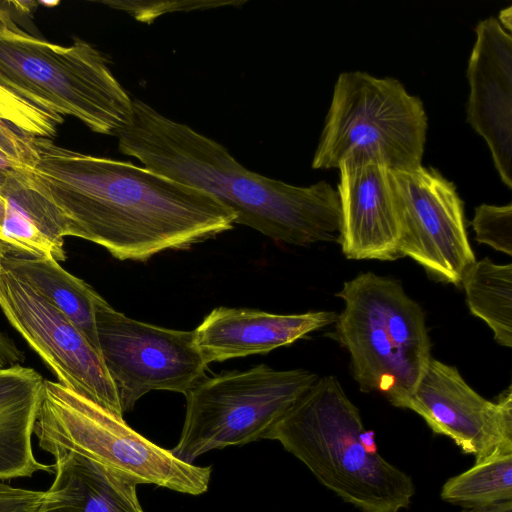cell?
<instances>
[{"mask_svg": "<svg viewBox=\"0 0 512 512\" xmlns=\"http://www.w3.org/2000/svg\"><path fill=\"white\" fill-rule=\"evenodd\" d=\"M28 183L62 217L67 236L118 260L146 261L232 229L235 215L212 195L130 162L73 151L33 137Z\"/></svg>", "mask_w": 512, "mask_h": 512, "instance_id": "cell-1", "label": "cell"}, {"mask_svg": "<svg viewBox=\"0 0 512 512\" xmlns=\"http://www.w3.org/2000/svg\"><path fill=\"white\" fill-rule=\"evenodd\" d=\"M117 138L122 154L215 197L235 224L292 245L339 242V195L326 181L295 186L250 171L220 143L138 99Z\"/></svg>", "mask_w": 512, "mask_h": 512, "instance_id": "cell-2", "label": "cell"}, {"mask_svg": "<svg viewBox=\"0 0 512 512\" xmlns=\"http://www.w3.org/2000/svg\"><path fill=\"white\" fill-rule=\"evenodd\" d=\"M133 100L89 42L54 44L0 16V116L19 132L47 138L72 116L117 137L131 120Z\"/></svg>", "mask_w": 512, "mask_h": 512, "instance_id": "cell-3", "label": "cell"}, {"mask_svg": "<svg viewBox=\"0 0 512 512\" xmlns=\"http://www.w3.org/2000/svg\"><path fill=\"white\" fill-rule=\"evenodd\" d=\"M359 409L338 379L319 377L268 431L327 489L360 512H401L415 494L412 478L361 445Z\"/></svg>", "mask_w": 512, "mask_h": 512, "instance_id": "cell-4", "label": "cell"}, {"mask_svg": "<svg viewBox=\"0 0 512 512\" xmlns=\"http://www.w3.org/2000/svg\"><path fill=\"white\" fill-rule=\"evenodd\" d=\"M344 308L335 322L337 341L350 355L362 392H378L406 408L431 356L425 316L402 284L373 272L359 273L336 294Z\"/></svg>", "mask_w": 512, "mask_h": 512, "instance_id": "cell-5", "label": "cell"}, {"mask_svg": "<svg viewBox=\"0 0 512 512\" xmlns=\"http://www.w3.org/2000/svg\"><path fill=\"white\" fill-rule=\"evenodd\" d=\"M33 435L56 457L72 452L94 460L138 484L180 493L207 491L212 467L177 458L133 430L119 416L55 381L44 380Z\"/></svg>", "mask_w": 512, "mask_h": 512, "instance_id": "cell-6", "label": "cell"}, {"mask_svg": "<svg viewBox=\"0 0 512 512\" xmlns=\"http://www.w3.org/2000/svg\"><path fill=\"white\" fill-rule=\"evenodd\" d=\"M427 115L420 98L393 77L362 71L342 72L335 83L314 169L338 168L353 153H364L390 171L419 167Z\"/></svg>", "mask_w": 512, "mask_h": 512, "instance_id": "cell-7", "label": "cell"}, {"mask_svg": "<svg viewBox=\"0 0 512 512\" xmlns=\"http://www.w3.org/2000/svg\"><path fill=\"white\" fill-rule=\"evenodd\" d=\"M318 378L309 370L266 364L204 376L185 393L182 432L170 450L193 463L210 450L264 439Z\"/></svg>", "mask_w": 512, "mask_h": 512, "instance_id": "cell-8", "label": "cell"}, {"mask_svg": "<svg viewBox=\"0 0 512 512\" xmlns=\"http://www.w3.org/2000/svg\"><path fill=\"white\" fill-rule=\"evenodd\" d=\"M100 355L123 412L152 390L185 393L205 376L207 363L194 331L168 329L127 317L102 296L95 306Z\"/></svg>", "mask_w": 512, "mask_h": 512, "instance_id": "cell-9", "label": "cell"}, {"mask_svg": "<svg viewBox=\"0 0 512 512\" xmlns=\"http://www.w3.org/2000/svg\"><path fill=\"white\" fill-rule=\"evenodd\" d=\"M391 178L401 221L400 258L408 256L436 280L459 285L476 259L455 185L422 165L391 171Z\"/></svg>", "mask_w": 512, "mask_h": 512, "instance_id": "cell-10", "label": "cell"}, {"mask_svg": "<svg viewBox=\"0 0 512 512\" xmlns=\"http://www.w3.org/2000/svg\"><path fill=\"white\" fill-rule=\"evenodd\" d=\"M0 309L59 384L123 417L100 353L61 311L6 270L0 277Z\"/></svg>", "mask_w": 512, "mask_h": 512, "instance_id": "cell-11", "label": "cell"}, {"mask_svg": "<svg viewBox=\"0 0 512 512\" xmlns=\"http://www.w3.org/2000/svg\"><path fill=\"white\" fill-rule=\"evenodd\" d=\"M406 409L436 434L449 437L475 462L512 453V387L490 401L470 387L458 369L431 358Z\"/></svg>", "mask_w": 512, "mask_h": 512, "instance_id": "cell-12", "label": "cell"}, {"mask_svg": "<svg viewBox=\"0 0 512 512\" xmlns=\"http://www.w3.org/2000/svg\"><path fill=\"white\" fill-rule=\"evenodd\" d=\"M339 244L352 260L400 258L401 221L391 171L377 159L353 153L338 166Z\"/></svg>", "mask_w": 512, "mask_h": 512, "instance_id": "cell-13", "label": "cell"}, {"mask_svg": "<svg viewBox=\"0 0 512 512\" xmlns=\"http://www.w3.org/2000/svg\"><path fill=\"white\" fill-rule=\"evenodd\" d=\"M467 67V122L482 136L495 168L512 187V37L491 16L478 22Z\"/></svg>", "mask_w": 512, "mask_h": 512, "instance_id": "cell-14", "label": "cell"}, {"mask_svg": "<svg viewBox=\"0 0 512 512\" xmlns=\"http://www.w3.org/2000/svg\"><path fill=\"white\" fill-rule=\"evenodd\" d=\"M333 311L273 314L255 309L217 307L194 330L207 364L267 353L335 324Z\"/></svg>", "mask_w": 512, "mask_h": 512, "instance_id": "cell-15", "label": "cell"}, {"mask_svg": "<svg viewBox=\"0 0 512 512\" xmlns=\"http://www.w3.org/2000/svg\"><path fill=\"white\" fill-rule=\"evenodd\" d=\"M54 479L36 512H145L137 484L76 453L54 457Z\"/></svg>", "mask_w": 512, "mask_h": 512, "instance_id": "cell-16", "label": "cell"}, {"mask_svg": "<svg viewBox=\"0 0 512 512\" xmlns=\"http://www.w3.org/2000/svg\"><path fill=\"white\" fill-rule=\"evenodd\" d=\"M44 380L20 364L0 369V481L54 472L53 464L36 458L32 444Z\"/></svg>", "mask_w": 512, "mask_h": 512, "instance_id": "cell-17", "label": "cell"}, {"mask_svg": "<svg viewBox=\"0 0 512 512\" xmlns=\"http://www.w3.org/2000/svg\"><path fill=\"white\" fill-rule=\"evenodd\" d=\"M22 170L0 185L6 201L1 238L15 253L65 261V223L56 208L28 183Z\"/></svg>", "mask_w": 512, "mask_h": 512, "instance_id": "cell-18", "label": "cell"}, {"mask_svg": "<svg viewBox=\"0 0 512 512\" xmlns=\"http://www.w3.org/2000/svg\"><path fill=\"white\" fill-rule=\"evenodd\" d=\"M2 266L61 311L100 353L95 306L101 295L89 284L52 258L10 253Z\"/></svg>", "mask_w": 512, "mask_h": 512, "instance_id": "cell-19", "label": "cell"}, {"mask_svg": "<svg viewBox=\"0 0 512 512\" xmlns=\"http://www.w3.org/2000/svg\"><path fill=\"white\" fill-rule=\"evenodd\" d=\"M470 312L493 331L494 340L512 347V264L475 261L461 279Z\"/></svg>", "mask_w": 512, "mask_h": 512, "instance_id": "cell-20", "label": "cell"}, {"mask_svg": "<svg viewBox=\"0 0 512 512\" xmlns=\"http://www.w3.org/2000/svg\"><path fill=\"white\" fill-rule=\"evenodd\" d=\"M440 497L463 508L512 500V453L475 462L468 470L449 478Z\"/></svg>", "mask_w": 512, "mask_h": 512, "instance_id": "cell-21", "label": "cell"}, {"mask_svg": "<svg viewBox=\"0 0 512 512\" xmlns=\"http://www.w3.org/2000/svg\"><path fill=\"white\" fill-rule=\"evenodd\" d=\"M478 243L512 255V205L481 204L475 208L471 222Z\"/></svg>", "mask_w": 512, "mask_h": 512, "instance_id": "cell-22", "label": "cell"}, {"mask_svg": "<svg viewBox=\"0 0 512 512\" xmlns=\"http://www.w3.org/2000/svg\"><path fill=\"white\" fill-rule=\"evenodd\" d=\"M32 139L33 137L19 132L0 116V151L23 167L32 166L37 159Z\"/></svg>", "mask_w": 512, "mask_h": 512, "instance_id": "cell-23", "label": "cell"}, {"mask_svg": "<svg viewBox=\"0 0 512 512\" xmlns=\"http://www.w3.org/2000/svg\"><path fill=\"white\" fill-rule=\"evenodd\" d=\"M44 491L0 482V512H36Z\"/></svg>", "mask_w": 512, "mask_h": 512, "instance_id": "cell-24", "label": "cell"}, {"mask_svg": "<svg viewBox=\"0 0 512 512\" xmlns=\"http://www.w3.org/2000/svg\"><path fill=\"white\" fill-rule=\"evenodd\" d=\"M24 359V352L8 335L0 331V369L17 365Z\"/></svg>", "mask_w": 512, "mask_h": 512, "instance_id": "cell-25", "label": "cell"}, {"mask_svg": "<svg viewBox=\"0 0 512 512\" xmlns=\"http://www.w3.org/2000/svg\"><path fill=\"white\" fill-rule=\"evenodd\" d=\"M21 168H23L21 164L0 151V185Z\"/></svg>", "mask_w": 512, "mask_h": 512, "instance_id": "cell-26", "label": "cell"}, {"mask_svg": "<svg viewBox=\"0 0 512 512\" xmlns=\"http://www.w3.org/2000/svg\"><path fill=\"white\" fill-rule=\"evenodd\" d=\"M460 512H512V500L480 507L463 508Z\"/></svg>", "mask_w": 512, "mask_h": 512, "instance_id": "cell-27", "label": "cell"}, {"mask_svg": "<svg viewBox=\"0 0 512 512\" xmlns=\"http://www.w3.org/2000/svg\"><path fill=\"white\" fill-rule=\"evenodd\" d=\"M360 442L364 449L370 454H378V446L375 441V432L373 430H363L360 435Z\"/></svg>", "mask_w": 512, "mask_h": 512, "instance_id": "cell-28", "label": "cell"}, {"mask_svg": "<svg viewBox=\"0 0 512 512\" xmlns=\"http://www.w3.org/2000/svg\"><path fill=\"white\" fill-rule=\"evenodd\" d=\"M10 253H15L14 248L0 237V277L4 271L2 266V260L7 254Z\"/></svg>", "mask_w": 512, "mask_h": 512, "instance_id": "cell-29", "label": "cell"}, {"mask_svg": "<svg viewBox=\"0 0 512 512\" xmlns=\"http://www.w3.org/2000/svg\"><path fill=\"white\" fill-rule=\"evenodd\" d=\"M499 23L508 29V32L511 30V7H507L506 9L501 10L499 14Z\"/></svg>", "mask_w": 512, "mask_h": 512, "instance_id": "cell-30", "label": "cell"}, {"mask_svg": "<svg viewBox=\"0 0 512 512\" xmlns=\"http://www.w3.org/2000/svg\"><path fill=\"white\" fill-rule=\"evenodd\" d=\"M5 212H6V201L0 191V237H1L2 225H3V221H4V217H5Z\"/></svg>", "mask_w": 512, "mask_h": 512, "instance_id": "cell-31", "label": "cell"}]
</instances>
